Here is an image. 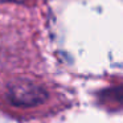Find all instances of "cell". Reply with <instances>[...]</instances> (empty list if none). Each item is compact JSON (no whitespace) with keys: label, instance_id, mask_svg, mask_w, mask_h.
I'll use <instances>...</instances> for the list:
<instances>
[{"label":"cell","instance_id":"cell-1","mask_svg":"<svg viewBox=\"0 0 123 123\" xmlns=\"http://www.w3.org/2000/svg\"><path fill=\"white\" fill-rule=\"evenodd\" d=\"M7 98L16 107H35L48 99V93L33 81L17 80L8 86Z\"/></svg>","mask_w":123,"mask_h":123},{"label":"cell","instance_id":"cell-2","mask_svg":"<svg viewBox=\"0 0 123 123\" xmlns=\"http://www.w3.org/2000/svg\"><path fill=\"white\" fill-rule=\"evenodd\" d=\"M25 0H0V3H24Z\"/></svg>","mask_w":123,"mask_h":123}]
</instances>
